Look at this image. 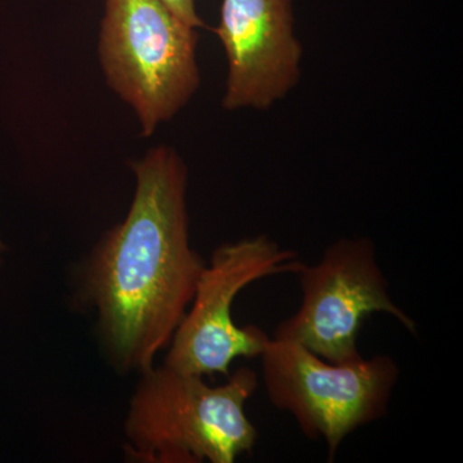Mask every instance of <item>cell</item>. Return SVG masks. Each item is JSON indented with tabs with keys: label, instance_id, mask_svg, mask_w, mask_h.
<instances>
[{
	"label": "cell",
	"instance_id": "obj_3",
	"mask_svg": "<svg viewBox=\"0 0 463 463\" xmlns=\"http://www.w3.org/2000/svg\"><path fill=\"white\" fill-rule=\"evenodd\" d=\"M196 44L194 27L161 0H106L100 62L109 87L132 106L146 137L199 88Z\"/></svg>",
	"mask_w": 463,
	"mask_h": 463
},
{
	"label": "cell",
	"instance_id": "obj_7",
	"mask_svg": "<svg viewBox=\"0 0 463 463\" xmlns=\"http://www.w3.org/2000/svg\"><path fill=\"white\" fill-rule=\"evenodd\" d=\"M216 33L228 60L225 109H269L297 85L292 0H223Z\"/></svg>",
	"mask_w": 463,
	"mask_h": 463
},
{
	"label": "cell",
	"instance_id": "obj_6",
	"mask_svg": "<svg viewBox=\"0 0 463 463\" xmlns=\"http://www.w3.org/2000/svg\"><path fill=\"white\" fill-rule=\"evenodd\" d=\"M298 274L300 307L279 323L273 339L297 343L330 364H350L362 358L359 332L373 313L394 317L416 334V322L390 297L373 241H337L315 265L304 264Z\"/></svg>",
	"mask_w": 463,
	"mask_h": 463
},
{
	"label": "cell",
	"instance_id": "obj_8",
	"mask_svg": "<svg viewBox=\"0 0 463 463\" xmlns=\"http://www.w3.org/2000/svg\"><path fill=\"white\" fill-rule=\"evenodd\" d=\"M179 20L191 27L203 26V21L194 8V0H161Z\"/></svg>",
	"mask_w": 463,
	"mask_h": 463
},
{
	"label": "cell",
	"instance_id": "obj_2",
	"mask_svg": "<svg viewBox=\"0 0 463 463\" xmlns=\"http://www.w3.org/2000/svg\"><path fill=\"white\" fill-rule=\"evenodd\" d=\"M142 374L125 423L133 461L233 463L252 452L258 431L245 407L258 390L255 371L239 368L219 386L165 364Z\"/></svg>",
	"mask_w": 463,
	"mask_h": 463
},
{
	"label": "cell",
	"instance_id": "obj_9",
	"mask_svg": "<svg viewBox=\"0 0 463 463\" xmlns=\"http://www.w3.org/2000/svg\"><path fill=\"white\" fill-rule=\"evenodd\" d=\"M2 254H3V243L0 241V263H2Z\"/></svg>",
	"mask_w": 463,
	"mask_h": 463
},
{
	"label": "cell",
	"instance_id": "obj_5",
	"mask_svg": "<svg viewBox=\"0 0 463 463\" xmlns=\"http://www.w3.org/2000/svg\"><path fill=\"white\" fill-rule=\"evenodd\" d=\"M303 265L297 252L267 236L219 246L200 274L164 364L183 373L228 377L234 359L260 355L270 337L258 326H237L232 318L234 298L258 279L298 274Z\"/></svg>",
	"mask_w": 463,
	"mask_h": 463
},
{
	"label": "cell",
	"instance_id": "obj_1",
	"mask_svg": "<svg viewBox=\"0 0 463 463\" xmlns=\"http://www.w3.org/2000/svg\"><path fill=\"white\" fill-rule=\"evenodd\" d=\"M133 170L129 214L91 254L85 291L116 367L145 373L172 343L205 261L191 248L181 157L172 148H154Z\"/></svg>",
	"mask_w": 463,
	"mask_h": 463
},
{
	"label": "cell",
	"instance_id": "obj_4",
	"mask_svg": "<svg viewBox=\"0 0 463 463\" xmlns=\"http://www.w3.org/2000/svg\"><path fill=\"white\" fill-rule=\"evenodd\" d=\"M259 356L270 403L291 413L307 438L326 441L330 462L344 439L386 416L401 376L389 355L330 364L307 347L273 337Z\"/></svg>",
	"mask_w": 463,
	"mask_h": 463
}]
</instances>
